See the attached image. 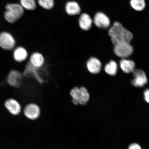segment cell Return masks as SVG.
<instances>
[{
    "label": "cell",
    "mask_w": 149,
    "mask_h": 149,
    "mask_svg": "<svg viewBox=\"0 0 149 149\" xmlns=\"http://www.w3.org/2000/svg\"><path fill=\"white\" fill-rule=\"evenodd\" d=\"M5 9V18L9 23H14L17 21L24 13L23 7L18 3H8Z\"/></svg>",
    "instance_id": "cell-3"
},
{
    "label": "cell",
    "mask_w": 149,
    "mask_h": 149,
    "mask_svg": "<svg viewBox=\"0 0 149 149\" xmlns=\"http://www.w3.org/2000/svg\"><path fill=\"white\" fill-rule=\"evenodd\" d=\"M16 42L10 33L6 32L0 33V47L6 50H12L14 48Z\"/></svg>",
    "instance_id": "cell-7"
},
{
    "label": "cell",
    "mask_w": 149,
    "mask_h": 149,
    "mask_svg": "<svg viewBox=\"0 0 149 149\" xmlns=\"http://www.w3.org/2000/svg\"><path fill=\"white\" fill-rule=\"evenodd\" d=\"M92 20L88 14L84 13L80 16L79 19V25L83 30H89L92 27Z\"/></svg>",
    "instance_id": "cell-13"
},
{
    "label": "cell",
    "mask_w": 149,
    "mask_h": 149,
    "mask_svg": "<svg viewBox=\"0 0 149 149\" xmlns=\"http://www.w3.org/2000/svg\"><path fill=\"white\" fill-rule=\"evenodd\" d=\"M109 34L114 45L120 42H130L133 38L132 33L118 22L113 23L109 29Z\"/></svg>",
    "instance_id": "cell-1"
},
{
    "label": "cell",
    "mask_w": 149,
    "mask_h": 149,
    "mask_svg": "<svg viewBox=\"0 0 149 149\" xmlns=\"http://www.w3.org/2000/svg\"><path fill=\"white\" fill-rule=\"evenodd\" d=\"M72 101L74 105H85L89 101L90 95L88 91L84 87H74L70 92Z\"/></svg>",
    "instance_id": "cell-4"
},
{
    "label": "cell",
    "mask_w": 149,
    "mask_h": 149,
    "mask_svg": "<svg viewBox=\"0 0 149 149\" xmlns=\"http://www.w3.org/2000/svg\"><path fill=\"white\" fill-rule=\"evenodd\" d=\"M134 79L132 80V84L136 87L144 86L148 83V80L144 71L140 69L135 70L133 72Z\"/></svg>",
    "instance_id": "cell-8"
},
{
    "label": "cell",
    "mask_w": 149,
    "mask_h": 149,
    "mask_svg": "<svg viewBox=\"0 0 149 149\" xmlns=\"http://www.w3.org/2000/svg\"><path fill=\"white\" fill-rule=\"evenodd\" d=\"M4 106L9 113L13 116H17L21 112V105L14 98H9L6 100Z\"/></svg>",
    "instance_id": "cell-9"
},
{
    "label": "cell",
    "mask_w": 149,
    "mask_h": 149,
    "mask_svg": "<svg viewBox=\"0 0 149 149\" xmlns=\"http://www.w3.org/2000/svg\"><path fill=\"white\" fill-rule=\"evenodd\" d=\"M23 75L20 72L16 70H12L8 74L7 82L11 86L19 87L21 85Z\"/></svg>",
    "instance_id": "cell-11"
},
{
    "label": "cell",
    "mask_w": 149,
    "mask_h": 149,
    "mask_svg": "<svg viewBox=\"0 0 149 149\" xmlns=\"http://www.w3.org/2000/svg\"><path fill=\"white\" fill-rule=\"evenodd\" d=\"M130 3L132 8L138 11L144 10L146 6L145 0H130Z\"/></svg>",
    "instance_id": "cell-19"
},
{
    "label": "cell",
    "mask_w": 149,
    "mask_h": 149,
    "mask_svg": "<svg viewBox=\"0 0 149 149\" xmlns=\"http://www.w3.org/2000/svg\"><path fill=\"white\" fill-rule=\"evenodd\" d=\"M105 72L111 76H114L116 74L117 70V65L114 61H111L106 65L105 68Z\"/></svg>",
    "instance_id": "cell-18"
},
{
    "label": "cell",
    "mask_w": 149,
    "mask_h": 149,
    "mask_svg": "<svg viewBox=\"0 0 149 149\" xmlns=\"http://www.w3.org/2000/svg\"><path fill=\"white\" fill-rule=\"evenodd\" d=\"M129 43L123 42L115 45L113 49L115 54L123 58L129 57L133 52V47Z\"/></svg>",
    "instance_id": "cell-5"
},
{
    "label": "cell",
    "mask_w": 149,
    "mask_h": 149,
    "mask_svg": "<svg viewBox=\"0 0 149 149\" xmlns=\"http://www.w3.org/2000/svg\"><path fill=\"white\" fill-rule=\"evenodd\" d=\"M38 3L42 8L46 9H51L54 6L53 0H38Z\"/></svg>",
    "instance_id": "cell-21"
},
{
    "label": "cell",
    "mask_w": 149,
    "mask_h": 149,
    "mask_svg": "<svg viewBox=\"0 0 149 149\" xmlns=\"http://www.w3.org/2000/svg\"><path fill=\"white\" fill-rule=\"evenodd\" d=\"M128 149H141V146L137 143H133L130 145Z\"/></svg>",
    "instance_id": "cell-22"
},
{
    "label": "cell",
    "mask_w": 149,
    "mask_h": 149,
    "mask_svg": "<svg viewBox=\"0 0 149 149\" xmlns=\"http://www.w3.org/2000/svg\"><path fill=\"white\" fill-rule=\"evenodd\" d=\"M20 5L27 10H33L36 8L35 0H20Z\"/></svg>",
    "instance_id": "cell-20"
},
{
    "label": "cell",
    "mask_w": 149,
    "mask_h": 149,
    "mask_svg": "<svg viewBox=\"0 0 149 149\" xmlns=\"http://www.w3.org/2000/svg\"><path fill=\"white\" fill-rule=\"evenodd\" d=\"M23 113L27 118L31 120H35L40 116V109L36 104L30 103L25 106L24 109Z\"/></svg>",
    "instance_id": "cell-6"
},
{
    "label": "cell",
    "mask_w": 149,
    "mask_h": 149,
    "mask_svg": "<svg viewBox=\"0 0 149 149\" xmlns=\"http://www.w3.org/2000/svg\"><path fill=\"white\" fill-rule=\"evenodd\" d=\"M66 12L70 15H76L80 14L81 9L79 6L75 1H69L65 6Z\"/></svg>",
    "instance_id": "cell-15"
},
{
    "label": "cell",
    "mask_w": 149,
    "mask_h": 149,
    "mask_svg": "<svg viewBox=\"0 0 149 149\" xmlns=\"http://www.w3.org/2000/svg\"><path fill=\"white\" fill-rule=\"evenodd\" d=\"M23 75L28 77H32L42 84L49 79V74L47 67L43 66L40 68L35 67L29 61L26 65Z\"/></svg>",
    "instance_id": "cell-2"
},
{
    "label": "cell",
    "mask_w": 149,
    "mask_h": 149,
    "mask_svg": "<svg viewBox=\"0 0 149 149\" xmlns=\"http://www.w3.org/2000/svg\"><path fill=\"white\" fill-rule=\"evenodd\" d=\"M144 96L145 101L149 104V89H147L145 91Z\"/></svg>",
    "instance_id": "cell-23"
},
{
    "label": "cell",
    "mask_w": 149,
    "mask_h": 149,
    "mask_svg": "<svg viewBox=\"0 0 149 149\" xmlns=\"http://www.w3.org/2000/svg\"><path fill=\"white\" fill-rule=\"evenodd\" d=\"M29 61L33 66L40 68L44 65L45 59L41 54L35 53L31 55Z\"/></svg>",
    "instance_id": "cell-17"
},
{
    "label": "cell",
    "mask_w": 149,
    "mask_h": 149,
    "mask_svg": "<svg viewBox=\"0 0 149 149\" xmlns=\"http://www.w3.org/2000/svg\"><path fill=\"white\" fill-rule=\"evenodd\" d=\"M86 67L88 70L93 74H96L100 71L102 64L100 61L96 58L93 57L89 59L86 63Z\"/></svg>",
    "instance_id": "cell-12"
},
{
    "label": "cell",
    "mask_w": 149,
    "mask_h": 149,
    "mask_svg": "<svg viewBox=\"0 0 149 149\" xmlns=\"http://www.w3.org/2000/svg\"><path fill=\"white\" fill-rule=\"evenodd\" d=\"M28 53L26 50L21 47H18L14 50L13 53L14 58L18 62H21L27 58Z\"/></svg>",
    "instance_id": "cell-16"
},
{
    "label": "cell",
    "mask_w": 149,
    "mask_h": 149,
    "mask_svg": "<svg viewBox=\"0 0 149 149\" xmlns=\"http://www.w3.org/2000/svg\"><path fill=\"white\" fill-rule=\"evenodd\" d=\"M94 22L97 27L106 29L110 26V20L106 15L102 12H98L95 15Z\"/></svg>",
    "instance_id": "cell-10"
},
{
    "label": "cell",
    "mask_w": 149,
    "mask_h": 149,
    "mask_svg": "<svg viewBox=\"0 0 149 149\" xmlns=\"http://www.w3.org/2000/svg\"><path fill=\"white\" fill-rule=\"evenodd\" d=\"M121 69L126 73L133 72L135 69V64L133 61L123 59L120 61Z\"/></svg>",
    "instance_id": "cell-14"
}]
</instances>
